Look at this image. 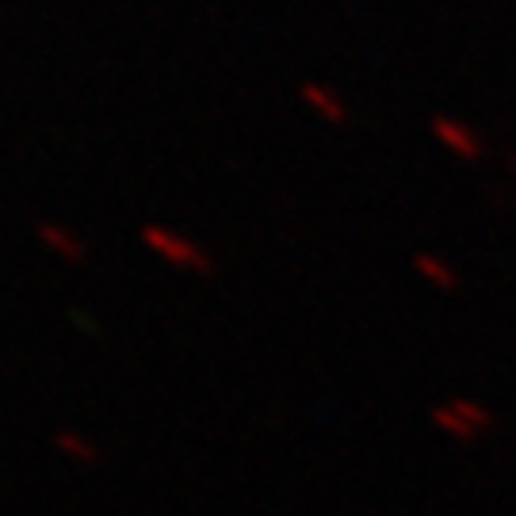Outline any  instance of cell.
Returning <instances> with one entry per match:
<instances>
[{
  "mask_svg": "<svg viewBox=\"0 0 516 516\" xmlns=\"http://www.w3.org/2000/svg\"><path fill=\"white\" fill-rule=\"evenodd\" d=\"M432 134H436V142H440L444 150H452L455 157H463V161H482V153H486L482 138H478L467 123H455L448 115H436V119H432Z\"/></svg>",
  "mask_w": 516,
  "mask_h": 516,
  "instance_id": "1",
  "label": "cell"
},
{
  "mask_svg": "<svg viewBox=\"0 0 516 516\" xmlns=\"http://www.w3.org/2000/svg\"><path fill=\"white\" fill-rule=\"evenodd\" d=\"M432 421H436V429L448 432V436H455V440H474V436H478V432H474L452 406H436V409H432Z\"/></svg>",
  "mask_w": 516,
  "mask_h": 516,
  "instance_id": "3",
  "label": "cell"
},
{
  "mask_svg": "<svg viewBox=\"0 0 516 516\" xmlns=\"http://www.w3.org/2000/svg\"><path fill=\"white\" fill-rule=\"evenodd\" d=\"M509 161H513V169H516V153H513V157H509Z\"/></svg>",
  "mask_w": 516,
  "mask_h": 516,
  "instance_id": "5",
  "label": "cell"
},
{
  "mask_svg": "<svg viewBox=\"0 0 516 516\" xmlns=\"http://www.w3.org/2000/svg\"><path fill=\"white\" fill-rule=\"evenodd\" d=\"M448 406H452L455 413H459V417H463V421H467V425H471L474 432L494 429V425H497L494 413H490L486 406H478V402H467V398H459V402H448Z\"/></svg>",
  "mask_w": 516,
  "mask_h": 516,
  "instance_id": "4",
  "label": "cell"
},
{
  "mask_svg": "<svg viewBox=\"0 0 516 516\" xmlns=\"http://www.w3.org/2000/svg\"><path fill=\"white\" fill-rule=\"evenodd\" d=\"M413 264H417V272H421V276H425V280H429L432 287H440V291H455V287H459L455 272L440 257H429V253H421V257L413 260Z\"/></svg>",
  "mask_w": 516,
  "mask_h": 516,
  "instance_id": "2",
  "label": "cell"
}]
</instances>
